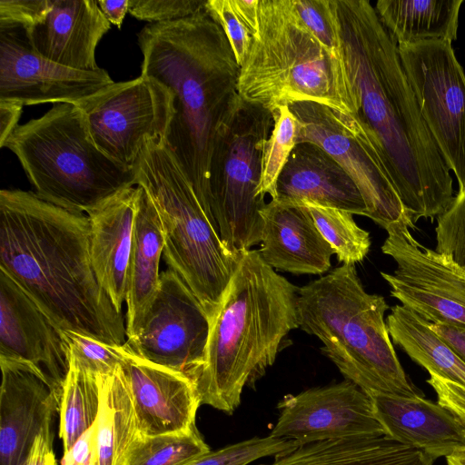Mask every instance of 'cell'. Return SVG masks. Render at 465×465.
Segmentation results:
<instances>
[{
  "label": "cell",
  "instance_id": "6da1fadb",
  "mask_svg": "<svg viewBox=\"0 0 465 465\" xmlns=\"http://www.w3.org/2000/svg\"><path fill=\"white\" fill-rule=\"evenodd\" d=\"M334 1L357 114L377 143L411 222L437 218L454 198L452 177L422 118L398 45L369 1Z\"/></svg>",
  "mask_w": 465,
  "mask_h": 465
},
{
  "label": "cell",
  "instance_id": "7a4b0ae2",
  "mask_svg": "<svg viewBox=\"0 0 465 465\" xmlns=\"http://www.w3.org/2000/svg\"><path fill=\"white\" fill-rule=\"evenodd\" d=\"M90 222L35 192H0V270L60 331L112 345L126 341L119 312L99 283L90 255Z\"/></svg>",
  "mask_w": 465,
  "mask_h": 465
},
{
  "label": "cell",
  "instance_id": "3957f363",
  "mask_svg": "<svg viewBox=\"0 0 465 465\" xmlns=\"http://www.w3.org/2000/svg\"><path fill=\"white\" fill-rule=\"evenodd\" d=\"M138 45L141 74L160 82L174 96L175 114L164 143L207 200L215 130L238 94L241 67L206 7L183 19L147 24L138 34Z\"/></svg>",
  "mask_w": 465,
  "mask_h": 465
},
{
  "label": "cell",
  "instance_id": "277c9868",
  "mask_svg": "<svg viewBox=\"0 0 465 465\" xmlns=\"http://www.w3.org/2000/svg\"><path fill=\"white\" fill-rule=\"evenodd\" d=\"M298 290L262 258L244 251L211 321L205 363L197 381L201 404L232 414L245 386L272 366L299 327Z\"/></svg>",
  "mask_w": 465,
  "mask_h": 465
},
{
  "label": "cell",
  "instance_id": "5b68a950",
  "mask_svg": "<svg viewBox=\"0 0 465 465\" xmlns=\"http://www.w3.org/2000/svg\"><path fill=\"white\" fill-rule=\"evenodd\" d=\"M383 296L365 291L354 264H343L299 288V328L316 336L321 349L347 381L368 394L419 395L395 352Z\"/></svg>",
  "mask_w": 465,
  "mask_h": 465
},
{
  "label": "cell",
  "instance_id": "8992f818",
  "mask_svg": "<svg viewBox=\"0 0 465 465\" xmlns=\"http://www.w3.org/2000/svg\"><path fill=\"white\" fill-rule=\"evenodd\" d=\"M237 92L271 113L302 102L345 114L360 108L343 56L317 39L292 0H260L258 31L241 65Z\"/></svg>",
  "mask_w": 465,
  "mask_h": 465
},
{
  "label": "cell",
  "instance_id": "52a82bcc",
  "mask_svg": "<svg viewBox=\"0 0 465 465\" xmlns=\"http://www.w3.org/2000/svg\"><path fill=\"white\" fill-rule=\"evenodd\" d=\"M136 185L152 201L163 232L165 262L198 298L210 320L238 266L208 203L163 141H149L134 165Z\"/></svg>",
  "mask_w": 465,
  "mask_h": 465
},
{
  "label": "cell",
  "instance_id": "ba28073f",
  "mask_svg": "<svg viewBox=\"0 0 465 465\" xmlns=\"http://www.w3.org/2000/svg\"><path fill=\"white\" fill-rule=\"evenodd\" d=\"M3 147L17 157L35 193L64 209L86 213L136 185L134 168L104 153L93 141L82 109L55 104L18 125Z\"/></svg>",
  "mask_w": 465,
  "mask_h": 465
},
{
  "label": "cell",
  "instance_id": "9c48e42d",
  "mask_svg": "<svg viewBox=\"0 0 465 465\" xmlns=\"http://www.w3.org/2000/svg\"><path fill=\"white\" fill-rule=\"evenodd\" d=\"M273 128L272 113L239 94L220 120L211 153L207 200L225 246L234 254L261 243L259 196L264 143Z\"/></svg>",
  "mask_w": 465,
  "mask_h": 465
},
{
  "label": "cell",
  "instance_id": "30bf717a",
  "mask_svg": "<svg viewBox=\"0 0 465 465\" xmlns=\"http://www.w3.org/2000/svg\"><path fill=\"white\" fill-rule=\"evenodd\" d=\"M289 107L298 121L297 143L317 144L347 172L363 196L370 219L386 231L392 226L416 228L387 173L377 143L357 114L311 102Z\"/></svg>",
  "mask_w": 465,
  "mask_h": 465
},
{
  "label": "cell",
  "instance_id": "8fae6325",
  "mask_svg": "<svg viewBox=\"0 0 465 465\" xmlns=\"http://www.w3.org/2000/svg\"><path fill=\"white\" fill-rule=\"evenodd\" d=\"M77 106L96 146L128 168L134 167L147 142H165L175 114L173 92L142 74L114 82Z\"/></svg>",
  "mask_w": 465,
  "mask_h": 465
},
{
  "label": "cell",
  "instance_id": "7c38bea8",
  "mask_svg": "<svg viewBox=\"0 0 465 465\" xmlns=\"http://www.w3.org/2000/svg\"><path fill=\"white\" fill-rule=\"evenodd\" d=\"M400 59L422 118L459 192L465 190V73L451 42L399 45Z\"/></svg>",
  "mask_w": 465,
  "mask_h": 465
},
{
  "label": "cell",
  "instance_id": "4fadbf2b",
  "mask_svg": "<svg viewBox=\"0 0 465 465\" xmlns=\"http://www.w3.org/2000/svg\"><path fill=\"white\" fill-rule=\"evenodd\" d=\"M210 328L211 320L198 298L168 269L161 273L158 292L138 333L126 339L124 346L133 355L181 373L197 385Z\"/></svg>",
  "mask_w": 465,
  "mask_h": 465
},
{
  "label": "cell",
  "instance_id": "5bb4252c",
  "mask_svg": "<svg viewBox=\"0 0 465 465\" xmlns=\"http://www.w3.org/2000/svg\"><path fill=\"white\" fill-rule=\"evenodd\" d=\"M381 251L396 263L381 272L391 295L430 323L465 328V273L435 250L420 244L407 227L392 226Z\"/></svg>",
  "mask_w": 465,
  "mask_h": 465
},
{
  "label": "cell",
  "instance_id": "9a60e30c",
  "mask_svg": "<svg viewBox=\"0 0 465 465\" xmlns=\"http://www.w3.org/2000/svg\"><path fill=\"white\" fill-rule=\"evenodd\" d=\"M113 83L103 68L71 69L44 57L25 26L0 21V101L79 105Z\"/></svg>",
  "mask_w": 465,
  "mask_h": 465
},
{
  "label": "cell",
  "instance_id": "2e32d148",
  "mask_svg": "<svg viewBox=\"0 0 465 465\" xmlns=\"http://www.w3.org/2000/svg\"><path fill=\"white\" fill-rule=\"evenodd\" d=\"M270 435L312 442L385 435L370 395L350 381L287 395Z\"/></svg>",
  "mask_w": 465,
  "mask_h": 465
},
{
  "label": "cell",
  "instance_id": "e0dca14e",
  "mask_svg": "<svg viewBox=\"0 0 465 465\" xmlns=\"http://www.w3.org/2000/svg\"><path fill=\"white\" fill-rule=\"evenodd\" d=\"M0 465H22L35 438L54 441L63 388L39 366L0 357Z\"/></svg>",
  "mask_w": 465,
  "mask_h": 465
},
{
  "label": "cell",
  "instance_id": "ac0fdd59",
  "mask_svg": "<svg viewBox=\"0 0 465 465\" xmlns=\"http://www.w3.org/2000/svg\"><path fill=\"white\" fill-rule=\"evenodd\" d=\"M0 357L34 363L64 388L70 366V352L61 331L2 270Z\"/></svg>",
  "mask_w": 465,
  "mask_h": 465
},
{
  "label": "cell",
  "instance_id": "d6986e66",
  "mask_svg": "<svg viewBox=\"0 0 465 465\" xmlns=\"http://www.w3.org/2000/svg\"><path fill=\"white\" fill-rule=\"evenodd\" d=\"M122 370L133 398L139 434L162 435L196 427L201 399L192 380L131 352Z\"/></svg>",
  "mask_w": 465,
  "mask_h": 465
},
{
  "label": "cell",
  "instance_id": "ffe728a7",
  "mask_svg": "<svg viewBox=\"0 0 465 465\" xmlns=\"http://www.w3.org/2000/svg\"><path fill=\"white\" fill-rule=\"evenodd\" d=\"M111 28L97 0H48L42 17L29 29L35 49L63 66L95 71V50Z\"/></svg>",
  "mask_w": 465,
  "mask_h": 465
},
{
  "label": "cell",
  "instance_id": "44dd1931",
  "mask_svg": "<svg viewBox=\"0 0 465 465\" xmlns=\"http://www.w3.org/2000/svg\"><path fill=\"white\" fill-rule=\"evenodd\" d=\"M259 251L272 268L293 274H322L334 252L302 203L271 200L261 211Z\"/></svg>",
  "mask_w": 465,
  "mask_h": 465
},
{
  "label": "cell",
  "instance_id": "7402d4cb",
  "mask_svg": "<svg viewBox=\"0 0 465 465\" xmlns=\"http://www.w3.org/2000/svg\"><path fill=\"white\" fill-rule=\"evenodd\" d=\"M316 203L368 217V208L354 181L322 148L297 143L276 185L275 199Z\"/></svg>",
  "mask_w": 465,
  "mask_h": 465
},
{
  "label": "cell",
  "instance_id": "603a6c76",
  "mask_svg": "<svg viewBox=\"0 0 465 465\" xmlns=\"http://www.w3.org/2000/svg\"><path fill=\"white\" fill-rule=\"evenodd\" d=\"M141 192L138 185L124 188L87 213L92 264L99 283L119 312L126 298L134 225Z\"/></svg>",
  "mask_w": 465,
  "mask_h": 465
},
{
  "label": "cell",
  "instance_id": "cb8c5ba5",
  "mask_svg": "<svg viewBox=\"0 0 465 465\" xmlns=\"http://www.w3.org/2000/svg\"><path fill=\"white\" fill-rule=\"evenodd\" d=\"M385 435L436 460L465 449V432L438 402L385 393L369 394Z\"/></svg>",
  "mask_w": 465,
  "mask_h": 465
},
{
  "label": "cell",
  "instance_id": "d4e9b609",
  "mask_svg": "<svg viewBox=\"0 0 465 465\" xmlns=\"http://www.w3.org/2000/svg\"><path fill=\"white\" fill-rule=\"evenodd\" d=\"M142 188V187H141ZM164 238L157 212L142 188L127 272L126 339L135 336L160 287Z\"/></svg>",
  "mask_w": 465,
  "mask_h": 465
},
{
  "label": "cell",
  "instance_id": "484cf974",
  "mask_svg": "<svg viewBox=\"0 0 465 465\" xmlns=\"http://www.w3.org/2000/svg\"><path fill=\"white\" fill-rule=\"evenodd\" d=\"M422 450L387 435L329 440L299 446L268 465H433Z\"/></svg>",
  "mask_w": 465,
  "mask_h": 465
},
{
  "label": "cell",
  "instance_id": "4316f807",
  "mask_svg": "<svg viewBox=\"0 0 465 465\" xmlns=\"http://www.w3.org/2000/svg\"><path fill=\"white\" fill-rule=\"evenodd\" d=\"M463 0H379L375 10L399 45L457 39Z\"/></svg>",
  "mask_w": 465,
  "mask_h": 465
},
{
  "label": "cell",
  "instance_id": "83f0119b",
  "mask_svg": "<svg viewBox=\"0 0 465 465\" xmlns=\"http://www.w3.org/2000/svg\"><path fill=\"white\" fill-rule=\"evenodd\" d=\"M392 343L401 348L430 375L465 388V362L430 327L410 309L395 305L386 318Z\"/></svg>",
  "mask_w": 465,
  "mask_h": 465
},
{
  "label": "cell",
  "instance_id": "f1b7e54d",
  "mask_svg": "<svg viewBox=\"0 0 465 465\" xmlns=\"http://www.w3.org/2000/svg\"><path fill=\"white\" fill-rule=\"evenodd\" d=\"M101 404L95 421L99 465H124L131 441L138 433L133 398L122 366L99 376Z\"/></svg>",
  "mask_w": 465,
  "mask_h": 465
},
{
  "label": "cell",
  "instance_id": "f546056e",
  "mask_svg": "<svg viewBox=\"0 0 465 465\" xmlns=\"http://www.w3.org/2000/svg\"><path fill=\"white\" fill-rule=\"evenodd\" d=\"M69 360L59 411L64 452L95 423L101 404L99 376L86 371L72 356Z\"/></svg>",
  "mask_w": 465,
  "mask_h": 465
},
{
  "label": "cell",
  "instance_id": "4dcf8cb0",
  "mask_svg": "<svg viewBox=\"0 0 465 465\" xmlns=\"http://www.w3.org/2000/svg\"><path fill=\"white\" fill-rule=\"evenodd\" d=\"M196 427L162 435L137 433L124 457V465H184L210 451Z\"/></svg>",
  "mask_w": 465,
  "mask_h": 465
},
{
  "label": "cell",
  "instance_id": "1f68e13d",
  "mask_svg": "<svg viewBox=\"0 0 465 465\" xmlns=\"http://www.w3.org/2000/svg\"><path fill=\"white\" fill-rule=\"evenodd\" d=\"M319 232L332 248L338 261L355 264L370 251V232L358 226L353 214L336 208L305 203Z\"/></svg>",
  "mask_w": 465,
  "mask_h": 465
},
{
  "label": "cell",
  "instance_id": "d6a6232c",
  "mask_svg": "<svg viewBox=\"0 0 465 465\" xmlns=\"http://www.w3.org/2000/svg\"><path fill=\"white\" fill-rule=\"evenodd\" d=\"M272 114L273 128L263 147L258 194L275 199L278 178L297 144L298 121L289 105L280 106Z\"/></svg>",
  "mask_w": 465,
  "mask_h": 465
},
{
  "label": "cell",
  "instance_id": "836d02e7",
  "mask_svg": "<svg viewBox=\"0 0 465 465\" xmlns=\"http://www.w3.org/2000/svg\"><path fill=\"white\" fill-rule=\"evenodd\" d=\"M301 446L293 440L280 439L269 435L254 437L225 446L184 465H247L256 460L288 453Z\"/></svg>",
  "mask_w": 465,
  "mask_h": 465
},
{
  "label": "cell",
  "instance_id": "e575fe53",
  "mask_svg": "<svg viewBox=\"0 0 465 465\" xmlns=\"http://www.w3.org/2000/svg\"><path fill=\"white\" fill-rule=\"evenodd\" d=\"M61 334L69 348L70 356L96 376L112 374L130 354L124 344H108L71 331H61Z\"/></svg>",
  "mask_w": 465,
  "mask_h": 465
},
{
  "label": "cell",
  "instance_id": "d590c367",
  "mask_svg": "<svg viewBox=\"0 0 465 465\" xmlns=\"http://www.w3.org/2000/svg\"><path fill=\"white\" fill-rule=\"evenodd\" d=\"M435 251L465 273V190L437 217Z\"/></svg>",
  "mask_w": 465,
  "mask_h": 465
},
{
  "label": "cell",
  "instance_id": "8d00e7d4",
  "mask_svg": "<svg viewBox=\"0 0 465 465\" xmlns=\"http://www.w3.org/2000/svg\"><path fill=\"white\" fill-rule=\"evenodd\" d=\"M304 25L330 51L343 56L334 0H292Z\"/></svg>",
  "mask_w": 465,
  "mask_h": 465
},
{
  "label": "cell",
  "instance_id": "74e56055",
  "mask_svg": "<svg viewBox=\"0 0 465 465\" xmlns=\"http://www.w3.org/2000/svg\"><path fill=\"white\" fill-rule=\"evenodd\" d=\"M205 7L203 0H129V14L149 24L183 19Z\"/></svg>",
  "mask_w": 465,
  "mask_h": 465
},
{
  "label": "cell",
  "instance_id": "f35d334b",
  "mask_svg": "<svg viewBox=\"0 0 465 465\" xmlns=\"http://www.w3.org/2000/svg\"><path fill=\"white\" fill-rule=\"evenodd\" d=\"M206 8L223 28L241 67L252 42L250 29L234 11L231 0H207Z\"/></svg>",
  "mask_w": 465,
  "mask_h": 465
},
{
  "label": "cell",
  "instance_id": "ab89813d",
  "mask_svg": "<svg viewBox=\"0 0 465 465\" xmlns=\"http://www.w3.org/2000/svg\"><path fill=\"white\" fill-rule=\"evenodd\" d=\"M48 0H0V21L29 29L44 15Z\"/></svg>",
  "mask_w": 465,
  "mask_h": 465
},
{
  "label": "cell",
  "instance_id": "60d3db41",
  "mask_svg": "<svg viewBox=\"0 0 465 465\" xmlns=\"http://www.w3.org/2000/svg\"><path fill=\"white\" fill-rule=\"evenodd\" d=\"M98 463L95 423L84 432L65 452L61 465H94Z\"/></svg>",
  "mask_w": 465,
  "mask_h": 465
},
{
  "label": "cell",
  "instance_id": "b9f144b4",
  "mask_svg": "<svg viewBox=\"0 0 465 465\" xmlns=\"http://www.w3.org/2000/svg\"><path fill=\"white\" fill-rule=\"evenodd\" d=\"M22 104L9 101H0V146L18 126V121L23 113Z\"/></svg>",
  "mask_w": 465,
  "mask_h": 465
},
{
  "label": "cell",
  "instance_id": "7bdbcfd3",
  "mask_svg": "<svg viewBox=\"0 0 465 465\" xmlns=\"http://www.w3.org/2000/svg\"><path fill=\"white\" fill-rule=\"evenodd\" d=\"M430 325L465 362V328L446 323H430Z\"/></svg>",
  "mask_w": 465,
  "mask_h": 465
},
{
  "label": "cell",
  "instance_id": "ee69618b",
  "mask_svg": "<svg viewBox=\"0 0 465 465\" xmlns=\"http://www.w3.org/2000/svg\"><path fill=\"white\" fill-rule=\"evenodd\" d=\"M22 465H58L53 450V442L47 440L44 434H39Z\"/></svg>",
  "mask_w": 465,
  "mask_h": 465
},
{
  "label": "cell",
  "instance_id": "f6af8a7d",
  "mask_svg": "<svg viewBox=\"0 0 465 465\" xmlns=\"http://www.w3.org/2000/svg\"><path fill=\"white\" fill-rule=\"evenodd\" d=\"M259 2L260 0H231L234 11L248 26L252 38L259 26Z\"/></svg>",
  "mask_w": 465,
  "mask_h": 465
},
{
  "label": "cell",
  "instance_id": "bcb514c9",
  "mask_svg": "<svg viewBox=\"0 0 465 465\" xmlns=\"http://www.w3.org/2000/svg\"><path fill=\"white\" fill-rule=\"evenodd\" d=\"M97 4L107 21L121 28L126 14L129 13V0H97Z\"/></svg>",
  "mask_w": 465,
  "mask_h": 465
},
{
  "label": "cell",
  "instance_id": "7dc6e473",
  "mask_svg": "<svg viewBox=\"0 0 465 465\" xmlns=\"http://www.w3.org/2000/svg\"><path fill=\"white\" fill-rule=\"evenodd\" d=\"M448 465H465V449L447 457Z\"/></svg>",
  "mask_w": 465,
  "mask_h": 465
},
{
  "label": "cell",
  "instance_id": "c3c4849f",
  "mask_svg": "<svg viewBox=\"0 0 465 465\" xmlns=\"http://www.w3.org/2000/svg\"><path fill=\"white\" fill-rule=\"evenodd\" d=\"M94 465H99V463L94 464Z\"/></svg>",
  "mask_w": 465,
  "mask_h": 465
}]
</instances>
